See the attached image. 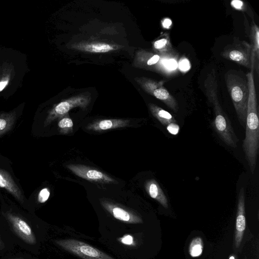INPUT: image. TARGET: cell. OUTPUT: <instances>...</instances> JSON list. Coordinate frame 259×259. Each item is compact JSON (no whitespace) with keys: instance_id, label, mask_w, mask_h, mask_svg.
Here are the masks:
<instances>
[{"instance_id":"19","label":"cell","mask_w":259,"mask_h":259,"mask_svg":"<svg viewBox=\"0 0 259 259\" xmlns=\"http://www.w3.org/2000/svg\"><path fill=\"white\" fill-rule=\"evenodd\" d=\"M148 107L153 116L165 127L170 123L176 122L171 114L157 105L149 103Z\"/></svg>"},{"instance_id":"11","label":"cell","mask_w":259,"mask_h":259,"mask_svg":"<svg viewBox=\"0 0 259 259\" xmlns=\"http://www.w3.org/2000/svg\"><path fill=\"white\" fill-rule=\"evenodd\" d=\"M245 193L243 188H241L239 191L238 197L234 236V245L237 248L240 245L245 230Z\"/></svg>"},{"instance_id":"21","label":"cell","mask_w":259,"mask_h":259,"mask_svg":"<svg viewBox=\"0 0 259 259\" xmlns=\"http://www.w3.org/2000/svg\"><path fill=\"white\" fill-rule=\"evenodd\" d=\"M58 126L59 132L62 134H68L73 131V122L68 114L60 118Z\"/></svg>"},{"instance_id":"8","label":"cell","mask_w":259,"mask_h":259,"mask_svg":"<svg viewBox=\"0 0 259 259\" xmlns=\"http://www.w3.org/2000/svg\"><path fill=\"white\" fill-rule=\"evenodd\" d=\"M166 59L155 53L143 49L138 50L135 54L134 66L163 74H168V71L165 67L164 62Z\"/></svg>"},{"instance_id":"30","label":"cell","mask_w":259,"mask_h":259,"mask_svg":"<svg viewBox=\"0 0 259 259\" xmlns=\"http://www.w3.org/2000/svg\"><path fill=\"white\" fill-rule=\"evenodd\" d=\"M8 83V81H3L0 82V92L2 91Z\"/></svg>"},{"instance_id":"12","label":"cell","mask_w":259,"mask_h":259,"mask_svg":"<svg viewBox=\"0 0 259 259\" xmlns=\"http://www.w3.org/2000/svg\"><path fill=\"white\" fill-rule=\"evenodd\" d=\"M100 202L102 206L116 219L130 224L143 223L140 216L131 211L105 200H101Z\"/></svg>"},{"instance_id":"31","label":"cell","mask_w":259,"mask_h":259,"mask_svg":"<svg viewBox=\"0 0 259 259\" xmlns=\"http://www.w3.org/2000/svg\"><path fill=\"white\" fill-rule=\"evenodd\" d=\"M5 247V245L4 244L3 241H2L1 235H0V250L4 249Z\"/></svg>"},{"instance_id":"7","label":"cell","mask_w":259,"mask_h":259,"mask_svg":"<svg viewBox=\"0 0 259 259\" xmlns=\"http://www.w3.org/2000/svg\"><path fill=\"white\" fill-rule=\"evenodd\" d=\"M91 99V95L89 93H83L62 101L56 104L49 113L45 122V126L55 119L67 114L73 108L79 107L83 110L86 109Z\"/></svg>"},{"instance_id":"18","label":"cell","mask_w":259,"mask_h":259,"mask_svg":"<svg viewBox=\"0 0 259 259\" xmlns=\"http://www.w3.org/2000/svg\"><path fill=\"white\" fill-rule=\"evenodd\" d=\"M249 37L254 60V70L257 74L259 71V28L257 25L252 22L247 32Z\"/></svg>"},{"instance_id":"2","label":"cell","mask_w":259,"mask_h":259,"mask_svg":"<svg viewBox=\"0 0 259 259\" xmlns=\"http://www.w3.org/2000/svg\"><path fill=\"white\" fill-rule=\"evenodd\" d=\"M205 95L213 107L214 117L213 126L224 142L229 146L236 148L238 139L231 122L223 110L218 98V83L214 71L209 72L204 81Z\"/></svg>"},{"instance_id":"15","label":"cell","mask_w":259,"mask_h":259,"mask_svg":"<svg viewBox=\"0 0 259 259\" xmlns=\"http://www.w3.org/2000/svg\"><path fill=\"white\" fill-rule=\"evenodd\" d=\"M130 120L125 119H106L98 120L88 124L85 128L94 132L121 128L130 125Z\"/></svg>"},{"instance_id":"3","label":"cell","mask_w":259,"mask_h":259,"mask_svg":"<svg viewBox=\"0 0 259 259\" xmlns=\"http://www.w3.org/2000/svg\"><path fill=\"white\" fill-rule=\"evenodd\" d=\"M225 80L239 122L244 127L249 94L246 74L241 71L229 70L225 74Z\"/></svg>"},{"instance_id":"29","label":"cell","mask_w":259,"mask_h":259,"mask_svg":"<svg viewBox=\"0 0 259 259\" xmlns=\"http://www.w3.org/2000/svg\"><path fill=\"white\" fill-rule=\"evenodd\" d=\"M161 24L163 27L168 29L170 27L172 22L170 19L165 18L161 21Z\"/></svg>"},{"instance_id":"22","label":"cell","mask_w":259,"mask_h":259,"mask_svg":"<svg viewBox=\"0 0 259 259\" xmlns=\"http://www.w3.org/2000/svg\"><path fill=\"white\" fill-rule=\"evenodd\" d=\"M14 122V118L13 116H0V136L10 131Z\"/></svg>"},{"instance_id":"26","label":"cell","mask_w":259,"mask_h":259,"mask_svg":"<svg viewBox=\"0 0 259 259\" xmlns=\"http://www.w3.org/2000/svg\"><path fill=\"white\" fill-rule=\"evenodd\" d=\"M166 128L169 133L175 135L179 133L180 130L179 126L176 122L169 124L166 126Z\"/></svg>"},{"instance_id":"6","label":"cell","mask_w":259,"mask_h":259,"mask_svg":"<svg viewBox=\"0 0 259 259\" xmlns=\"http://www.w3.org/2000/svg\"><path fill=\"white\" fill-rule=\"evenodd\" d=\"M135 80L147 93L163 102L174 111H178V104L175 98L164 87L163 82H158L145 77H137Z\"/></svg>"},{"instance_id":"14","label":"cell","mask_w":259,"mask_h":259,"mask_svg":"<svg viewBox=\"0 0 259 259\" xmlns=\"http://www.w3.org/2000/svg\"><path fill=\"white\" fill-rule=\"evenodd\" d=\"M155 53L166 59H175L177 53L173 49L168 33H161L159 38L152 43Z\"/></svg>"},{"instance_id":"25","label":"cell","mask_w":259,"mask_h":259,"mask_svg":"<svg viewBox=\"0 0 259 259\" xmlns=\"http://www.w3.org/2000/svg\"><path fill=\"white\" fill-rule=\"evenodd\" d=\"M164 64L165 68L168 71L176 69L178 66L176 60L173 59L165 60L164 62Z\"/></svg>"},{"instance_id":"5","label":"cell","mask_w":259,"mask_h":259,"mask_svg":"<svg viewBox=\"0 0 259 259\" xmlns=\"http://www.w3.org/2000/svg\"><path fill=\"white\" fill-rule=\"evenodd\" d=\"M55 242L66 251L83 259H115L101 250L78 240H55Z\"/></svg>"},{"instance_id":"27","label":"cell","mask_w":259,"mask_h":259,"mask_svg":"<svg viewBox=\"0 0 259 259\" xmlns=\"http://www.w3.org/2000/svg\"><path fill=\"white\" fill-rule=\"evenodd\" d=\"M231 5L235 9L238 10H244V3L242 1L240 0H233L231 2Z\"/></svg>"},{"instance_id":"4","label":"cell","mask_w":259,"mask_h":259,"mask_svg":"<svg viewBox=\"0 0 259 259\" xmlns=\"http://www.w3.org/2000/svg\"><path fill=\"white\" fill-rule=\"evenodd\" d=\"M221 55L227 60L249 69H254V60L252 48L249 43L245 40L234 37L232 43L226 46Z\"/></svg>"},{"instance_id":"17","label":"cell","mask_w":259,"mask_h":259,"mask_svg":"<svg viewBox=\"0 0 259 259\" xmlns=\"http://www.w3.org/2000/svg\"><path fill=\"white\" fill-rule=\"evenodd\" d=\"M145 188L148 195L158 201L164 208L168 207L167 199L159 184L154 179L147 180Z\"/></svg>"},{"instance_id":"10","label":"cell","mask_w":259,"mask_h":259,"mask_svg":"<svg viewBox=\"0 0 259 259\" xmlns=\"http://www.w3.org/2000/svg\"><path fill=\"white\" fill-rule=\"evenodd\" d=\"M66 167L78 177L91 182L101 183L115 182V180L108 175L84 165L69 164Z\"/></svg>"},{"instance_id":"24","label":"cell","mask_w":259,"mask_h":259,"mask_svg":"<svg viewBox=\"0 0 259 259\" xmlns=\"http://www.w3.org/2000/svg\"><path fill=\"white\" fill-rule=\"evenodd\" d=\"M179 68L182 71H187L190 68V63L187 58L181 59L179 62Z\"/></svg>"},{"instance_id":"1","label":"cell","mask_w":259,"mask_h":259,"mask_svg":"<svg viewBox=\"0 0 259 259\" xmlns=\"http://www.w3.org/2000/svg\"><path fill=\"white\" fill-rule=\"evenodd\" d=\"M253 71L254 70L252 68L246 74L249 94L247 105L245 137L242 144L246 159L252 174H253L256 167L259 148V119Z\"/></svg>"},{"instance_id":"33","label":"cell","mask_w":259,"mask_h":259,"mask_svg":"<svg viewBox=\"0 0 259 259\" xmlns=\"http://www.w3.org/2000/svg\"><path fill=\"white\" fill-rule=\"evenodd\" d=\"M230 259H235V258L234 256H232L230 257Z\"/></svg>"},{"instance_id":"28","label":"cell","mask_w":259,"mask_h":259,"mask_svg":"<svg viewBox=\"0 0 259 259\" xmlns=\"http://www.w3.org/2000/svg\"><path fill=\"white\" fill-rule=\"evenodd\" d=\"M120 241L122 243L127 245H131L133 242V237L130 235L124 236L120 239Z\"/></svg>"},{"instance_id":"20","label":"cell","mask_w":259,"mask_h":259,"mask_svg":"<svg viewBox=\"0 0 259 259\" xmlns=\"http://www.w3.org/2000/svg\"><path fill=\"white\" fill-rule=\"evenodd\" d=\"M203 248V243L202 238L196 237L190 243L189 247V254L193 257L199 256L202 253Z\"/></svg>"},{"instance_id":"23","label":"cell","mask_w":259,"mask_h":259,"mask_svg":"<svg viewBox=\"0 0 259 259\" xmlns=\"http://www.w3.org/2000/svg\"><path fill=\"white\" fill-rule=\"evenodd\" d=\"M50 192L49 189L45 188L39 192L38 195V201L40 203L45 202L49 198Z\"/></svg>"},{"instance_id":"9","label":"cell","mask_w":259,"mask_h":259,"mask_svg":"<svg viewBox=\"0 0 259 259\" xmlns=\"http://www.w3.org/2000/svg\"><path fill=\"white\" fill-rule=\"evenodd\" d=\"M5 217L20 238L29 244L36 243V238L33 230L23 219L12 212H7Z\"/></svg>"},{"instance_id":"16","label":"cell","mask_w":259,"mask_h":259,"mask_svg":"<svg viewBox=\"0 0 259 259\" xmlns=\"http://www.w3.org/2000/svg\"><path fill=\"white\" fill-rule=\"evenodd\" d=\"M0 187L5 189L19 202L23 203L24 198L21 190L9 173L1 168Z\"/></svg>"},{"instance_id":"13","label":"cell","mask_w":259,"mask_h":259,"mask_svg":"<svg viewBox=\"0 0 259 259\" xmlns=\"http://www.w3.org/2000/svg\"><path fill=\"white\" fill-rule=\"evenodd\" d=\"M122 47L104 41H82L72 44L71 48L84 52L104 53L120 49Z\"/></svg>"},{"instance_id":"32","label":"cell","mask_w":259,"mask_h":259,"mask_svg":"<svg viewBox=\"0 0 259 259\" xmlns=\"http://www.w3.org/2000/svg\"><path fill=\"white\" fill-rule=\"evenodd\" d=\"M11 259H23L21 257H16V258H11Z\"/></svg>"}]
</instances>
